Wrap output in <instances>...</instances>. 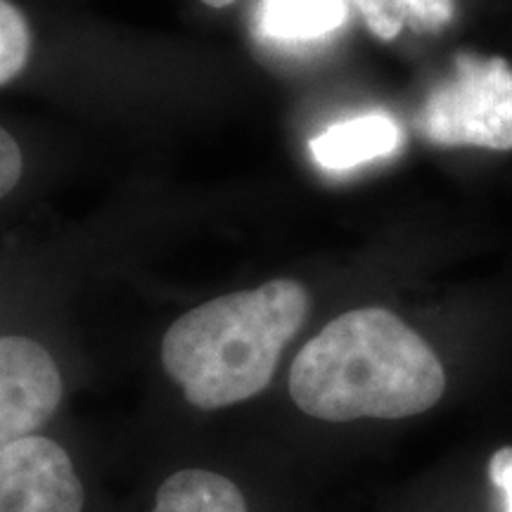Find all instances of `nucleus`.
<instances>
[{"instance_id":"nucleus-1","label":"nucleus","mask_w":512,"mask_h":512,"mask_svg":"<svg viewBox=\"0 0 512 512\" xmlns=\"http://www.w3.org/2000/svg\"><path fill=\"white\" fill-rule=\"evenodd\" d=\"M444 392L434 349L380 306L330 320L290 368L292 401L325 422L411 418L437 406Z\"/></svg>"},{"instance_id":"nucleus-2","label":"nucleus","mask_w":512,"mask_h":512,"mask_svg":"<svg viewBox=\"0 0 512 512\" xmlns=\"http://www.w3.org/2000/svg\"><path fill=\"white\" fill-rule=\"evenodd\" d=\"M309 292L297 280L268 283L197 306L166 330L162 363L185 399L219 411L261 394L302 330Z\"/></svg>"},{"instance_id":"nucleus-3","label":"nucleus","mask_w":512,"mask_h":512,"mask_svg":"<svg viewBox=\"0 0 512 512\" xmlns=\"http://www.w3.org/2000/svg\"><path fill=\"white\" fill-rule=\"evenodd\" d=\"M420 133L434 145L512 150V67L503 57L460 53L427 95Z\"/></svg>"},{"instance_id":"nucleus-4","label":"nucleus","mask_w":512,"mask_h":512,"mask_svg":"<svg viewBox=\"0 0 512 512\" xmlns=\"http://www.w3.org/2000/svg\"><path fill=\"white\" fill-rule=\"evenodd\" d=\"M86 494L72 458L46 437L0 448V512H81Z\"/></svg>"},{"instance_id":"nucleus-5","label":"nucleus","mask_w":512,"mask_h":512,"mask_svg":"<svg viewBox=\"0 0 512 512\" xmlns=\"http://www.w3.org/2000/svg\"><path fill=\"white\" fill-rule=\"evenodd\" d=\"M60 401L55 358L29 337H0V448L34 437Z\"/></svg>"},{"instance_id":"nucleus-6","label":"nucleus","mask_w":512,"mask_h":512,"mask_svg":"<svg viewBox=\"0 0 512 512\" xmlns=\"http://www.w3.org/2000/svg\"><path fill=\"white\" fill-rule=\"evenodd\" d=\"M403 133L392 117L380 112L361 114L337 121L316 138L309 150L313 162L330 174H344L356 166L394 155L401 147Z\"/></svg>"},{"instance_id":"nucleus-7","label":"nucleus","mask_w":512,"mask_h":512,"mask_svg":"<svg viewBox=\"0 0 512 512\" xmlns=\"http://www.w3.org/2000/svg\"><path fill=\"white\" fill-rule=\"evenodd\" d=\"M209 8H228L235 0H202ZM347 0H256L254 31L261 41L297 46L335 34L347 22Z\"/></svg>"},{"instance_id":"nucleus-8","label":"nucleus","mask_w":512,"mask_h":512,"mask_svg":"<svg viewBox=\"0 0 512 512\" xmlns=\"http://www.w3.org/2000/svg\"><path fill=\"white\" fill-rule=\"evenodd\" d=\"M152 512H247L242 491L209 470H181L159 486Z\"/></svg>"},{"instance_id":"nucleus-9","label":"nucleus","mask_w":512,"mask_h":512,"mask_svg":"<svg viewBox=\"0 0 512 512\" xmlns=\"http://www.w3.org/2000/svg\"><path fill=\"white\" fill-rule=\"evenodd\" d=\"M366 27L382 41H394L403 29L434 34L456 15L453 0H354Z\"/></svg>"},{"instance_id":"nucleus-10","label":"nucleus","mask_w":512,"mask_h":512,"mask_svg":"<svg viewBox=\"0 0 512 512\" xmlns=\"http://www.w3.org/2000/svg\"><path fill=\"white\" fill-rule=\"evenodd\" d=\"M31 57L27 17L10 0H0V86L17 79Z\"/></svg>"},{"instance_id":"nucleus-11","label":"nucleus","mask_w":512,"mask_h":512,"mask_svg":"<svg viewBox=\"0 0 512 512\" xmlns=\"http://www.w3.org/2000/svg\"><path fill=\"white\" fill-rule=\"evenodd\" d=\"M24 171V157L17 140L0 126V200L17 188Z\"/></svg>"},{"instance_id":"nucleus-12","label":"nucleus","mask_w":512,"mask_h":512,"mask_svg":"<svg viewBox=\"0 0 512 512\" xmlns=\"http://www.w3.org/2000/svg\"><path fill=\"white\" fill-rule=\"evenodd\" d=\"M489 475L498 489L503 491L505 512H512V446H503L491 456Z\"/></svg>"}]
</instances>
